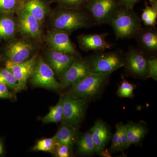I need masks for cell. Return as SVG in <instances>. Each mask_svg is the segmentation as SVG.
<instances>
[{
	"label": "cell",
	"instance_id": "8fae6325",
	"mask_svg": "<svg viewBox=\"0 0 157 157\" xmlns=\"http://www.w3.org/2000/svg\"><path fill=\"white\" fill-rule=\"evenodd\" d=\"M124 67L136 78H149L148 59L139 51L134 49L128 52L124 58Z\"/></svg>",
	"mask_w": 157,
	"mask_h": 157
},
{
	"label": "cell",
	"instance_id": "3957f363",
	"mask_svg": "<svg viewBox=\"0 0 157 157\" xmlns=\"http://www.w3.org/2000/svg\"><path fill=\"white\" fill-rule=\"evenodd\" d=\"M52 29L70 33L90 25L88 16L81 10L63 9L57 11L51 22Z\"/></svg>",
	"mask_w": 157,
	"mask_h": 157
},
{
	"label": "cell",
	"instance_id": "2e32d148",
	"mask_svg": "<svg viewBox=\"0 0 157 157\" xmlns=\"http://www.w3.org/2000/svg\"><path fill=\"white\" fill-rule=\"evenodd\" d=\"M106 34H94L79 36L78 42L81 48L85 50H104L109 49L112 45L105 39Z\"/></svg>",
	"mask_w": 157,
	"mask_h": 157
},
{
	"label": "cell",
	"instance_id": "83f0119b",
	"mask_svg": "<svg viewBox=\"0 0 157 157\" xmlns=\"http://www.w3.org/2000/svg\"><path fill=\"white\" fill-rule=\"evenodd\" d=\"M122 78V81L121 82L117 92V96L121 98H133L135 97L134 91L135 85L130 83L123 76Z\"/></svg>",
	"mask_w": 157,
	"mask_h": 157
},
{
	"label": "cell",
	"instance_id": "ba28073f",
	"mask_svg": "<svg viewBox=\"0 0 157 157\" xmlns=\"http://www.w3.org/2000/svg\"><path fill=\"white\" fill-rule=\"evenodd\" d=\"M18 32L25 37L39 42L43 39L42 25L33 15L20 7L16 12Z\"/></svg>",
	"mask_w": 157,
	"mask_h": 157
},
{
	"label": "cell",
	"instance_id": "6da1fadb",
	"mask_svg": "<svg viewBox=\"0 0 157 157\" xmlns=\"http://www.w3.org/2000/svg\"><path fill=\"white\" fill-rule=\"evenodd\" d=\"M110 74L90 73L71 86L70 94L86 102L99 98L107 86Z\"/></svg>",
	"mask_w": 157,
	"mask_h": 157
},
{
	"label": "cell",
	"instance_id": "f1b7e54d",
	"mask_svg": "<svg viewBox=\"0 0 157 157\" xmlns=\"http://www.w3.org/2000/svg\"><path fill=\"white\" fill-rule=\"evenodd\" d=\"M22 0H0V13H14L21 6Z\"/></svg>",
	"mask_w": 157,
	"mask_h": 157
},
{
	"label": "cell",
	"instance_id": "d590c367",
	"mask_svg": "<svg viewBox=\"0 0 157 157\" xmlns=\"http://www.w3.org/2000/svg\"><path fill=\"white\" fill-rule=\"evenodd\" d=\"M4 60V57H3L2 54L0 53V64H1V63H2Z\"/></svg>",
	"mask_w": 157,
	"mask_h": 157
},
{
	"label": "cell",
	"instance_id": "9a60e30c",
	"mask_svg": "<svg viewBox=\"0 0 157 157\" xmlns=\"http://www.w3.org/2000/svg\"><path fill=\"white\" fill-rule=\"evenodd\" d=\"M90 132L95 146L96 153L102 154L111 138L110 129L103 121L98 120L90 129Z\"/></svg>",
	"mask_w": 157,
	"mask_h": 157
},
{
	"label": "cell",
	"instance_id": "9c48e42d",
	"mask_svg": "<svg viewBox=\"0 0 157 157\" xmlns=\"http://www.w3.org/2000/svg\"><path fill=\"white\" fill-rule=\"evenodd\" d=\"M117 0H88L85 7L98 24L108 23L118 8Z\"/></svg>",
	"mask_w": 157,
	"mask_h": 157
},
{
	"label": "cell",
	"instance_id": "f546056e",
	"mask_svg": "<svg viewBox=\"0 0 157 157\" xmlns=\"http://www.w3.org/2000/svg\"><path fill=\"white\" fill-rule=\"evenodd\" d=\"M63 9L81 10L88 0H53Z\"/></svg>",
	"mask_w": 157,
	"mask_h": 157
},
{
	"label": "cell",
	"instance_id": "44dd1931",
	"mask_svg": "<svg viewBox=\"0 0 157 157\" xmlns=\"http://www.w3.org/2000/svg\"><path fill=\"white\" fill-rule=\"evenodd\" d=\"M77 130L63 122L54 137L57 143L66 144L72 150L78 137Z\"/></svg>",
	"mask_w": 157,
	"mask_h": 157
},
{
	"label": "cell",
	"instance_id": "484cf974",
	"mask_svg": "<svg viewBox=\"0 0 157 157\" xmlns=\"http://www.w3.org/2000/svg\"><path fill=\"white\" fill-rule=\"evenodd\" d=\"M54 137L45 138L39 140L33 148L35 151H43L54 153L56 147L57 145Z\"/></svg>",
	"mask_w": 157,
	"mask_h": 157
},
{
	"label": "cell",
	"instance_id": "7402d4cb",
	"mask_svg": "<svg viewBox=\"0 0 157 157\" xmlns=\"http://www.w3.org/2000/svg\"><path fill=\"white\" fill-rule=\"evenodd\" d=\"M76 143L77 151L81 155L90 156L96 153L95 146L90 131L78 136Z\"/></svg>",
	"mask_w": 157,
	"mask_h": 157
},
{
	"label": "cell",
	"instance_id": "1f68e13d",
	"mask_svg": "<svg viewBox=\"0 0 157 157\" xmlns=\"http://www.w3.org/2000/svg\"><path fill=\"white\" fill-rule=\"evenodd\" d=\"M149 78L157 79V59L155 57L148 59Z\"/></svg>",
	"mask_w": 157,
	"mask_h": 157
},
{
	"label": "cell",
	"instance_id": "52a82bcc",
	"mask_svg": "<svg viewBox=\"0 0 157 157\" xmlns=\"http://www.w3.org/2000/svg\"><path fill=\"white\" fill-rule=\"evenodd\" d=\"M35 49L33 43L28 40L12 39L6 44L2 54L6 61L17 63L31 57Z\"/></svg>",
	"mask_w": 157,
	"mask_h": 157
},
{
	"label": "cell",
	"instance_id": "ac0fdd59",
	"mask_svg": "<svg viewBox=\"0 0 157 157\" xmlns=\"http://www.w3.org/2000/svg\"><path fill=\"white\" fill-rule=\"evenodd\" d=\"M21 7L36 17L42 26L50 11L45 0H22Z\"/></svg>",
	"mask_w": 157,
	"mask_h": 157
},
{
	"label": "cell",
	"instance_id": "8992f818",
	"mask_svg": "<svg viewBox=\"0 0 157 157\" xmlns=\"http://www.w3.org/2000/svg\"><path fill=\"white\" fill-rule=\"evenodd\" d=\"M52 68L41 57H38L30 82L34 86L49 90H57L61 85L56 80Z\"/></svg>",
	"mask_w": 157,
	"mask_h": 157
},
{
	"label": "cell",
	"instance_id": "cb8c5ba5",
	"mask_svg": "<svg viewBox=\"0 0 157 157\" xmlns=\"http://www.w3.org/2000/svg\"><path fill=\"white\" fill-rule=\"evenodd\" d=\"M63 97L60 99L57 104L50 108L49 112L42 118L44 123H58L63 120Z\"/></svg>",
	"mask_w": 157,
	"mask_h": 157
},
{
	"label": "cell",
	"instance_id": "e575fe53",
	"mask_svg": "<svg viewBox=\"0 0 157 157\" xmlns=\"http://www.w3.org/2000/svg\"><path fill=\"white\" fill-rule=\"evenodd\" d=\"M5 153L4 143L2 138L0 137V157L2 156Z\"/></svg>",
	"mask_w": 157,
	"mask_h": 157
},
{
	"label": "cell",
	"instance_id": "4316f807",
	"mask_svg": "<svg viewBox=\"0 0 157 157\" xmlns=\"http://www.w3.org/2000/svg\"><path fill=\"white\" fill-rule=\"evenodd\" d=\"M0 83L6 84L9 88L17 92L18 84L17 80L8 68H0Z\"/></svg>",
	"mask_w": 157,
	"mask_h": 157
},
{
	"label": "cell",
	"instance_id": "836d02e7",
	"mask_svg": "<svg viewBox=\"0 0 157 157\" xmlns=\"http://www.w3.org/2000/svg\"><path fill=\"white\" fill-rule=\"evenodd\" d=\"M8 88L6 84L0 83V98L10 99L12 98L13 96Z\"/></svg>",
	"mask_w": 157,
	"mask_h": 157
},
{
	"label": "cell",
	"instance_id": "277c9868",
	"mask_svg": "<svg viewBox=\"0 0 157 157\" xmlns=\"http://www.w3.org/2000/svg\"><path fill=\"white\" fill-rule=\"evenodd\" d=\"M63 122L78 129L87 107L85 100L69 93L63 97Z\"/></svg>",
	"mask_w": 157,
	"mask_h": 157
},
{
	"label": "cell",
	"instance_id": "d4e9b609",
	"mask_svg": "<svg viewBox=\"0 0 157 157\" xmlns=\"http://www.w3.org/2000/svg\"><path fill=\"white\" fill-rule=\"evenodd\" d=\"M140 43L148 51L155 52L157 49V34L155 31L148 30L142 33L140 37Z\"/></svg>",
	"mask_w": 157,
	"mask_h": 157
},
{
	"label": "cell",
	"instance_id": "7c38bea8",
	"mask_svg": "<svg viewBox=\"0 0 157 157\" xmlns=\"http://www.w3.org/2000/svg\"><path fill=\"white\" fill-rule=\"evenodd\" d=\"M45 39L50 49L71 55H78L68 33L65 31L52 29L48 31Z\"/></svg>",
	"mask_w": 157,
	"mask_h": 157
},
{
	"label": "cell",
	"instance_id": "7a4b0ae2",
	"mask_svg": "<svg viewBox=\"0 0 157 157\" xmlns=\"http://www.w3.org/2000/svg\"><path fill=\"white\" fill-rule=\"evenodd\" d=\"M117 39L135 36L140 29V21L132 10L118 8L109 21Z\"/></svg>",
	"mask_w": 157,
	"mask_h": 157
},
{
	"label": "cell",
	"instance_id": "4dcf8cb0",
	"mask_svg": "<svg viewBox=\"0 0 157 157\" xmlns=\"http://www.w3.org/2000/svg\"><path fill=\"white\" fill-rule=\"evenodd\" d=\"M72 150L68 145L58 144L54 154L58 157H69L71 155Z\"/></svg>",
	"mask_w": 157,
	"mask_h": 157
},
{
	"label": "cell",
	"instance_id": "d6a6232c",
	"mask_svg": "<svg viewBox=\"0 0 157 157\" xmlns=\"http://www.w3.org/2000/svg\"><path fill=\"white\" fill-rule=\"evenodd\" d=\"M140 0H117L118 3L121 4L125 9L128 10H133L137 3Z\"/></svg>",
	"mask_w": 157,
	"mask_h": 157
},
{
	"label": "cell",
	"instance_id": "4fadbf2b",
	"mask_svg": "<svg viewBox=\"0 0 157 157\" xmlns=\"http://www.w3.org/2000/svg\"><path fill=\"white\" fill-rule=\"evenodd\" d=\"M90 73L87 60L78 59L76 60L61 76V88L72 86Z\"/></svg>",
	"mask_w": 157,
	"mask_h": 157
},
{
	"label": "cell",
	"instance_id": "5bb4252c",
	"mask_svg": "<svg viewBox=\"0 0 157 157\" xmlns=\"http://www.w3.org/2000/svg\"><path fill=\"white\" fill-rule=\"evenodd\" d=\"M77 59L76 56L50 49L47 53L48 63L55 74L61 77L70 65Z\"/></svg>",
	"mask_w": 157,
	"mask_h": 157
},
{
	"label": "cell",
	"instance_id": "30bf717a",
	"mask_svg": "<svg viewBox=\"0 0 157 157\" xmlns=\"http://www.w3.org/2000/svg\"><path fill=\"white\" fill-rule=\"evenodd\" d=\"M38 57V54H35L27 60L17 63L6 61V67L12 72L17 80V92L25 89L28 80L33 74Z\"/></svg>",
	"mask_w": 157,
	"mask_h": 157
},
{
	"label": "cell",
	"instance_id": "603a6c76",
	"mask_svg": "<svg viewBox=\"0 0 157 157\" xmlns=\"http://www.w3.org/2000/svg\"><path fill=\"white\" fill-rule=\"evenodd\" d=\"M151 6L146 5L141 14V20L147 26L154 27L156 23L157 0H149Z\"/></svg>",
	"mask_w": 157,
	"mask_h": 157
},
{
	"label": "cell",
	"instance_id": "ffe728a7",
	"mask_svg": "<svg viewBox=\"0 0 157 157\" xmlns=\"http://www.w3.org/2000/svg\"><path fill=\"white\" fill-rule=\"evenodd\" d=\"M116 132L112 137L109 151L112 152H123L130 147L126 131L125 124L122 122L117 124Z\"/></svg>",
	"mask_w": 157,
	"mask_h": 157
},
{
	"label": "cell",
	"instance_id": "d6986e66",
	"mask_svg": "<svg viewBox=\"0 0 157 157\" xmlns=\"http://www.w3.org/2000/svg\"><path fill=\"white\" fill-rule=\"evenodd\" d=\"M125 126L130 146L140 144L148 132L146 124L143 121L139 123L130 121Z\"/></svg>",
	"mask_w": 157,
	"mask_h": 157
},
{
	"label": "cell",
	"instance_id": "e0dca14e",
	"mask_svg": "<svg viewBox=\"0 0 157 157\" xmlns=\"http://www.w3.org/2000/svg\"><path fill=\"white\" fill-rule=\"evenodd\" d=\"M14 13H0V42L14 39L18 33Z\"/></svg>",
	"mask_w": 157,
	"mask_h": 157
},
{
	"label": "cell",
	"instance_id": "5b68a950",
	"mask_svg": "<svg viewBox=\"0 0 157 157\" xmlns=\"http://www.w3.org/2000/svg\"><path fill=\"white\" fill-rule=\"evenodd\" d=\"M90 73L111 74L124 67V58L117 52L96 55L87 60Z\"/></svg>",
	"mask_w": 157,
	"mask_h": 157
}]
</instances>
